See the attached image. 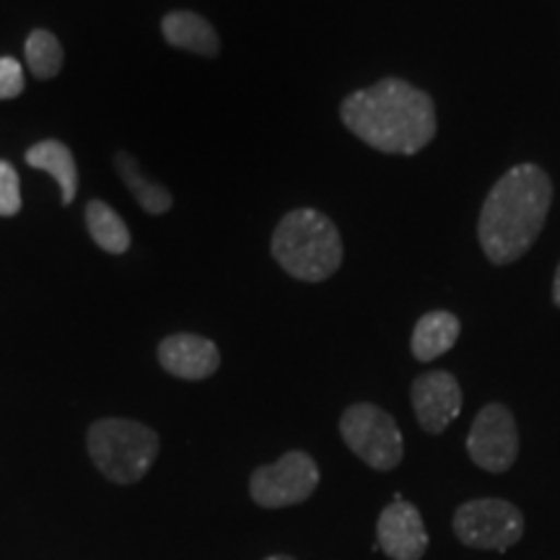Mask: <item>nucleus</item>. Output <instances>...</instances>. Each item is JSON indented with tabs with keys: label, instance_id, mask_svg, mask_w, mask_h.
I'll list each match as a JSON object with an SVG mask.
<instances>
[{
	"label": "nucleus",
	"instance_id": "obj_15",
	"mask_svg": "<svg viewBox=\"0 0 560 560\" xmlns=\"http://www.w3.org/2000/svg\"><path fill=\"white\" fill-rule=\"evenodd\" d=\"M115 170L120 174V179L128 185V190L136 195V200L140 202V208L149 210V213L159 215L166 213L172 208V192L166 190L164 185L153 182L149 174L143 172V166L138 164L130 153L120 151L115 156Z\"/></svg>",
	"mask_w": 560,
	"mask_h": 560
},
{
	"label": "nucleus",
	"instance_id": "obj_5",
	"mask_svg": "<svg viewBox=\"0 0 560 560\" xmlns=\"http://www.w3.org/2000/svg\"><path fill=\"white\" fill-rule=\"evenodd\" d=\"M340 433L348 450L374 470L389 472L402 462V433L395 418L376 405H350L340 418Z\"/></svg>",
	"mask_w": 560,
	"mask_h": 560
},
{
	"label": "nucleus",
	"instance_id": "obj_6",
	"mask_svg": "<svg viewBox=\"0 0 560 560\" xmlns=\"http://www.w3.org/2000/svg\"><path fill=\"white\" fill-rule=\"evenodd\" d=\"M454 532L467 548L503 552L520 542L524 516L514 503L503 499H475L457 509Z\"/></svg>",
	"mask_w": 560,
	"mask_h": 560
},
{
	"label": "nucleus",
	"instance_id": "obj_20",
	"mask_svg": "<svg viewBox=\"0 0 560 560\" xmlns=\"http://www.w3.org/2000/svg\"><path fill=\"white\" fill-rule=\"evenodd\" d=\"M552 301H556V306L560 310V262L556 270V280H552Z\"/></svg>",
	"mask_w": 560,
	"mask_h": 560
},
{
	"label": "nucleus",
	"instance_id": "obj_16",
	"mask_svg": "<svg viewBox=\"0 0 560 560\" xmlns=\"http://www.w3.org/2000/svg\"><path fill=\"white\" fill-rule=\"evenodd\" d=\"M86 226L91 240L96 242V247L112 255H122L130 247V231L125 226V221L117 215L115 208H109L104 200H91L86 208Z\"/></svg>",
	"mask_w": 560,
	"mask_h": 560
},
{
	"label": "nucleus",
	"instance_id": "obj_18",
	"mask_svg": "<svg viewBox=\"0 0 560 560\" xmlns=\"http://www.w3.org/2000/svg\"><path fill=\"white\" fill-rule=\"evenodd\" d=\"M21 210L19 174L9 161H0V215H16Z\"/></svg>",
	"mask_w": 560,
	"mask_h": 560
},
{
	"label": "nucleus",
	"instance_id": "obj_12",
	"mask_svg": "<svg viewBox=\"0 0 560 560\" xmlns=\"http://www.w3.org/2000/svg\"><path fill=\"white\" fill-rule=\"evenodd\" d=\"M161 32H164V39L170 45L179 47V50L206 55V58H213L221 50L219 34H215L213 24L208 19H202L200 13L192 11H172L166 13L164 21H161Z\"/></svg>",
	"mask_w": 560,
	"mask_h": 560
},
{
	"label": "nucleus",
	"instance_id": "obj_19",
	"mask_svg": "<svg viewBox=\"0 0 560 560\" xmlns=\"http://www.w3.org/2000/svg\"><path fill=\"white\" fill-rule=\"evenodd\" d=\"M24 91V70L19 60L0 58V100H13Z\"/></svg>",
	"mask_w": 560,
	"mask_h": 560
},
{
	"label": "nucleus",
	"instance_id": "obj_4",
	"mask_svg": "<svg viewBox=\"0 0 560 560\" xmlns=\"http://www.w3.org/2000/svg\"><path fill=\"white\" fill-rule=\"evenodd\" d=\"M86 444L96 470L120 486L143 480L161 450L156 431L125 418L96 420L89 429Z\"/></svg>",
	"mask_w": 560,
	"mask_h": 560
},
{
	"label": "nucleus",
	"instance_id": "obj_13",
	"mask_svg": "<svg viewBox=\"0 0 560 560\" xmlns=\"http://www.w3.org/2000/svg\"><path fill=\"white\" fill-rule=\"evenodd\" d=\"M459 338V319L452 312H429L425 317L418 319L416 330H412V355L418 361L429 363L452 350Z\"/></svg>",
	"mask_w": 560,
	"mask_h": 560
},
{
	"label": "nucleus",
	"instance_id": "obj_2",
	"mask_svg": "<svg viewBox=\"0 0 560 560\" xmlns=\"http://www.w3.org/2000/svg\"><path fill=\"white\" fill-rule=\"evenodd\" d=\"M550 202L552 182L537 164H520L503 174L482 202L478 221V240L488 260H520L545 229Z\"/></svg>",
	"mask_w": 560,
	"mask_h": 560
},
{
	"label": "nucleus",
	"instance_id": "obj_9",
	"mask_svg": "<svg viewBox=\"0 0 560 560\" xmlns=\"http://www.w3.org/2000/svg\"><path fill=\"white\" fill-rule=\"evenodd\" d=\"M412 408L425 433H444L462 410V389L450 371H425L412 382Z\"/></svg>",
	"mask_w": 560,
	"mask_h": 560
},
{
	"label": "nucleus",
	"instance_id": "obj_8",
	"mask_svg": "<svg viewBox=\"0 0 560 560\" xmlns=\"http://www.w3.org/2000/svg\"><path fill=\"white\" fill-rule=\"evenodd\" d=\"M467 452L475 465L488 472H506L520 454V431L506 405H486L472 420Z\"/></svg>",
	"mask_w": 560,
	"mask_h": 560
},
{
	"label": "nucleus",
	"instance_id": "obj_14",
	"mask_svg": "<svg viewBox=\"0 0 560 560\" xmlns=\"http://www.w3.org/2000/svg\"><path fill=\"white\" fill-rule=\"evenodd\" d=\"M26 164L34 170H45L52 174V179L60 185L62 202L70 206L79 192V170H75V159L66 143L60 140H42L26 151Z\"/></svg>",
	"mask_w": 560,
	"mask_h": 560
},
{
	"label": "nucleus",
	"instance_id": "obj_21",
	"mask_svg": "<svg viewBox=\"0 0 560 560\" xmlns=\"http://www.w3.org/2000/svg\"><path fill=\"white\" fill-rule=\"evenodd\" d=\"M265 560H293V558H289V556H270V558H265Z\"/></svg>",
	"mask_w": 560,
	"mask_h": 560
},
{
	"label": "nucleus",
	"instance_id": "obj_11",
	"mask_svg": "<svg viewBox=\"0 0 560 560\" xmlns=\"http://www.w3.org/2000/svg\"><path fill=\"white\" fill-rule=\"evenodd\" d=\"M161 366L179 380H208L221 366V353L213 340L200 338V335L179 332L172 338L161 340L159 346Z\"/></svg>",
	"mask_w": 560,
	"mask_h": 560
},
{
	"label": "nucleus",
	"instance_id": "obj_7",
	"mask_svg": "<svg viewBox=\"0 0 560 560\" xmlns=\"http://www.w3.org/2000/svg\"><path fill=\"white\" fill-rule=\"evenodd\" d=\"M319 486V467L306 452L283 454L276 465L257 467L249 480V495L257 506L283 509L304 503Z\"/></svg>",
	"mask_w": 560,
	"mask_h": 560
},
{
	"label": "nucleus",
	"instance_id": "obj_17",
	"mask_svg": "<svg viewBox=\"0 0 560 560\" xmlns=\"http://www.w3.org/2000/svg\"><path fill=\"white\" fill-rule=\"evenodd\" d=\"M26 66L37 79H55L62 68V45L52 32L34 30L26 39Z\"/></svg>",
	"mask_w": 560,
	"mask_h": 560
},
{
	"label": "nucleus",
	"instance_id": "obj_3",
	"mask_svg": "<svg viewBox=\"0 0 560 560\" xmlns=\"http://www.w3.org/2000/svg\"><path fill=\"white\" fill-rule=\"evenodd\" d=\"M272 257L291 278L304 283L327 280L342 262V240L335 223L314 208L283 215L272 234Z\"/></svg>",
	"mask_w": 560,
	"mask_h": 560
},
{
	"label": "nucleus",
	"instance_id": "obj_10",
	"mask_svg": "<svg viewBox=\"0 0 560 560\" xmlns=\"http://www.w3.org/2000/svg\"><path fill=\"white\" fill-rule=\"evenodd\" d=\"M376 537L380 548L392 560H420L429 550V532H425L423 516L412 503L395 499L382 511L376 522Z\"/></svg>",
	"mask_w": 560,
	"mask_h": 560
},
{
	"label": "nucleus",
	"instance_id": "obj_1",
	"mask_svg": "<svg viewBox=\"0 0 560 560\" xmlns=\"http://www.w3.org/2000/svg\"><path fill=\"white\" fill-rule=\"evenodd\" d=\"M342 125L382 153L412 156L436 136V109L425 91L402 79H384L353 91L340 107Z\"/></svg>",
	"mask_w": 560,
	"mask_h": 560
}]
</instances>
